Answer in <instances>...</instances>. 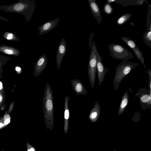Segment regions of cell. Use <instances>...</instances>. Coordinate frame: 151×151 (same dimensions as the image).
Masks as SVG:
<instances>
[{"label":"cell","mask_w":151,"mask_h":151,"mask_svg":"<svg viewBox=\"0 0 151 151\" xmlns=\"http://www.w3.org/2000/svg\"><path fill=\"white\" fill-rule=\"evenodd\" d=\"M35 4L31 0H19L16 3L9 5H2L0 10L6 12H13L24 15L26 21L31 19L35 9Z\"/></svg>","instance_id":"1"},{"label":"cell","mask_w":151,"mask_h":151,"mask_svg":"<svg viewBox=\"0 0 151 151\" xmlns=\"http://www.w3.org/2000/svg\"><path fill=\"white\" fill-rule=\"evenodd\" d=\"M43 116L47 128L52 129L54 121V101L53 94L51 87L47 82L43 98Z\"/></svg>","instance_id":"2"},{"label":"cell","mask_w":151,"mask_h":151,"mask_svg":"<svg viewBox=\"0 0 151 151\" xmlns=\"http://www.w3.org/2000/svg\"><path fill=\"white\" fill-rule=\"evenodd\" d=\"M139 65L138 63L123 61L115 67L116 72L113 80L115 91L117 90L123 79Z\"/></svg>","instance_id":"3"},{"label":"cell","mask_w":151,"mask_h":151,"mask_svg":"<svg viewBox=\"0 0 151 151\" xmlns=\"http://www.w3.org/2000/svg\"><path fill=\"white\" fill-rule=\"evenodd\" d=\"M91 52L88 64L87 74L92 88L94 87L96 72L97 56L98 53L94 41L91 46Z\"/></svg>","instance_id":"4"},{"label":"cell","mask_w":151,"mask_h":151,"mask_svg":"<svg viewBox=\"0 0 151 151\" xmlns=\"http://www.w3.org/2000/svg\"><path fill=\"white\" fill-rule=\"evenodd\" d=\"M108 47L110 55L114 59L126 61L134 58L132 53L120 45L111 44L109 45Z\"/></svg>","instance_id":"5"},{"label":"cell","mask_w":151,"mask_h":151,"mask_svg":"<svg viewBox=\"0 0 151 151\" xmlns=\"http://www.w3.org/2000/svg\"><path fill=\"white\" fill-rule=\"evenodd\" d=\"M135 96L139 98L142 109L145 110L147 108L150 109L151 105V94L146 88L139 89Z\"/></svg>","instance_id":"6"},{"label":"cell","mask_w":151,"mask_h":151,"mask_svg":"<svg viewBox=\"0 0 151 151\" xmlns=\"http://www.w3.org/2000/svg\"><path fill=\"white\" fill-rule=\"evenodd\" d=\"M102 60L101 56L98 53L97 56L96 71L99 86L104 81L105 75L109 70L108 68H105L104 64L102 63Z\"/></svg>","instance_id":"7"},{"label":"cell","mask_w":151,"mask_h":151,"mask_svg":"<svg viewBox=\"0 0 151 151\" xmlns=\"http://www.w3.org/2000/svg\"><path fill=\"white\" fill-rule=\"evenodd\" d=\"M47 59L46 55L42 54L36 61L34 67V75L35 77L39 76L46 68Z\"/></svg>","instance_id":"8"},{"label":"cell","mask_w":151,"mask_h":151,"mask_svg":"<svg viewBox=\"0 0 151 151\" xmlns=\"http://www.w3.org/2000/svg\"><path fill=\"white\" fill-rule=\"evenodd\" d=\"M67 45L65 39L62 38L59 43L56 56L57 67L59 70L63 58L66 52Z\"/></svg>","instance_id":"9"},{"label":"cell","mask_w":151,"mask_h":151,"mask_svg":"<svg viewBox=\"0 0 151 151\" xmlns=\"http://www.w3.org/2000/svg\"><path fill=\"white\" fill-rule=\"evenodd\" d=\"M59 20L58 18L54 20L47 22L39 27L38 28L39 35H42L48 33L57 27Z\"/></svg>","instance_id":"10"},{"label":"cell","mask_w":151,"mask_h":151,"mask_svg":"<svg viewBox=\"0 0 151 151\" xmlns=\"http://www.w3.org/2000/svg\"><path fill=\"white\" fill-rule=\"evenodd\" d=\"M88 1L91 13L99 24L102 18L99 6L95 0H88Z\"/></svg>","instance_id":"11"},{"label":"cell","mask_w":151,"mask_h":151,"mask_svg":"<svg viewBox=\"0 0 151 151\" xmlns=\"http://www.w3.org/2000/svg\"><path fill=\"white\" fill-rule=\"evenodd\" d=\"M71 83L73 89L76 95H85L87 93L86 90L79 79L73 80L71 81Z\"/></svg>","instance_id":"12"},{"label":"cell","mask_w":151,"mask_h":151,"mask_svg":"<svg viewBox=\"0 0 151 151\" xmlns=\"http://www.w3.org/2000/svg\"><path fill=\"white\" fill-rule=\"evenodd\" d=\"M0 52L6 55L18 56L21 51L14 47L5 45H0Z\"/></svg>","instance_id":"13"},{"label":"cell","mask_w":151,"mask_h":151,"mask_svg":"<svg viewBox=\"0 0 151 151\" xmlns=\"http://www.w3.org/2000/svg\"><path fill=\"white\" fill-rule=\"evenodd\" d=\"M100 113V105L97 101L95 102L93 108L89 114L88 117L89 120L92 123L96 122L99 118Z\"/></svg>","instance_id":"14"},{"label":"cell","mask_w":151,"mask_h":151,"mask_svg":"<svg viewBox=\"0 0 151 151\" xmlns=\"http://www.w3.org/2000/svg\"><path fill=\"white\" fill-rule=\"evenodd\" d=\"M70 97L65 96L64 103V130L65 133H67L68 129V120L69 117V110L68 108V101Z\"/></svg>","instance_id":"15"},{"label":"cell","mask_w":151,"mask_h":151,"mask_svg":"<svg viewBox=\"0 0 151 151\" xmlns=\"http://www.w3.org/2000/svg\"><path fill=\"white\" fill-rule=\"evenodd\" d=\"M129 101V94L127 91L124 94L120 104L118 111V115L122 114L127 107Z\"/></svg>","instance_id":"16"},{"label":"cell","mask_w":151,"mask_h":151,"mask_svg":"<svg viewBox=\"0 0 151 151\" xmlns=\"http://www.w3.org/2000/svg\"><path fill=\"white\" fill-rule=\"evenodd\" d=\"M3 37L8 41H19V38L12 32H6L3 35Z\"/></svg>","instance_id":"17"},{"label":"cell","mask_w":151,"mask_h":151,"mask_svg":"<svg viewBox=\"0 0 151 151\" xmlns=\"http://www.w3.org/2000/svg\"><path fill=\"white\" fill-rule=\"evenodd\" d=\"M132 15V13H127L123 15L116 20V23L120 26L123 25L130 19Z\"/></svg>","instance_id":"18"},{"label":"cell","mask_w":151,"mask_h":151,"mask_svg":"<svg viewBox=\"0 0 151 151\" xmlns=\"http://www.w3.org/2000/svg\"><path fill=\"white\" fill-rule=\"evenodd\" d=\"M132 50L137 58L140 60V62L143 65L145 68L146 67L145 66L144 59L142 52L137 46Z\"/></svg>","instance_id":"19"},{"label":"cell","mask_w":151,"mask_h":151,"mask_svg":"<svg viewBox=\"0 0 151 151\" xmlns=\"http://www.w3.org/2000/svg\"><path fill=\"white\" fill-rule=\"evenodd\" d=\"M144 40L151 49V30H147L143 35Z\"/></svg>","instance_id":"20"},{"label":"cell","mask_w":151,"mask_h":151,"mask_svg":"<svg viewBox=\"0 0 151 151\" xmlns=\"http://www.w3.org/2000/svg\"><path fill=\"white\" fill-rule=\"evenodd\" d=\"M121 39L132 50L137 47L135 42L133 40L128 37H121Z\"/></svg>","instance_id":"21"},{"label":"cell","mask_w":151,"mask_h":151,"mask_svg":"<svg viewBox=\"0 0 151 151\" xmlns=\"http://www.w3.org/2000/svg\"><path fill=\"white\" fill-rule=\"evenodd\" d=\"M148 7L147 16L146 22V25L147 27V30H151V5H149Z\"/></svg>","instance_id":"22"},{"label":"cell","mask_w":151,"mask_h":151,"mask_svg":"<svg viewBox=\"0 0 151 151\" xmlns=\"http://www.w3.org/2000/svg\"><path fill=\"white\" fill-rule=\"evenodd\" d=\"M113 11V9L110 4H105L103 6V11L105 14L110 15L111 14Z\"/></svg>","instance_id":"23"},{"label":"cell","mask_w":151,"mask_h":151,"mask_svg":"<svg viewBox=\"0 0 151 151\" xmlns=\"http://www.w3.org/2000/svg\"><path fill=\"white\" fill-rule=\"evenodd\" d=\"M10 59V58L9 57L0 54V69L2 68L3 66L5 63Z\"/></svg>","instance_id":"24"},{"label":"cell","mask_w":151,"mask_h":151,"mask_svg":"<svg viewBox=\"0 0 151 151\" xmlns=\"http://www.w3.org/2000/svg\"><path fill=\"white\" fill-rule=\"evenodd\" d=\"M147 73L149 76V90L150 93L151 94V72L149 68L148 69Z\"/></svg>","instance_id":"25"},{"label":"cell","mask_w":151,"mask_h":151,"mask_svg":"<svg viewBox=\"0 0 151 151\" xmlns=\"http://www.w3.org/2000/svg\"><path fill=\"white\" fill-rule=\"evenodd\" d=\"M10 122V117L8 114L4 115V124L5 126L8 125Z\"/></svg>","instance_id":"26"},{"label":"cell","mask_w":151,"mask_h":151,"mask_svg":"<svg viewBox=\"0 0 151 151\" xmlns=\"http://www.w3.org/2000/svg\"><path fill=\"white\" fill-rule=\"evenodd\" d=\"M27 151H36L35 148L27 142Z\"/></svg>","instance_id":"27"},{"label":"cell","mask_w":151,"mask_h":151,"mask_svg":"<svg viewBox=\"0 0 151 151\" xmlns=\"http://www.w3.org/2000/svg\"><path fill=\"white\" fill-rule=\"evenodd\" d=\"M94 33H91L90 34V37L89 38V47H90L91 43H92V39L93 36L94 34Z\"/></svg>","instance_id":"28"},{"label":"cell","mask_w":151,"mask_h":151,"mask_svg":"<svg viewBox=\"0 0 151 151\" xmlns=\"http://www.w3.org/2000/svg\"><path fill=\"white\" fill-rule=\"evenodd\" d=\"M1 20L6 22H11L8 19L0 16V24L1 23Z\"/></svg>","instance_id":"29"},{"label":"cell","mask_w":151,"mask_h":151,"mask_svg":"<svg viewBox=\"0 0 151 151\" xmlns=\"http://www.w3.org/2000/svg\"><path fill=\"white\" fill-rule=\"evenodd\" d=\"M15 70L17 72L20 71L21 70V68L18 66H16L15 68Z\"/></svg>","instance_id":"30"},{"label":"cell","mask_w":151,"mask_h":151,"mask_svg":"<svg viewBox=\"0 0 151 151\" xmlns=\"http://www.w3.org/2000/svg\"><path fill=\"white\" fill-rule=\"evenodd\" d=\"M116 1V0H108L107 1V4H110V3Z\"/></svg>","instance_id":"31"},{"label":"cell","mask_w":151,"mask_h":151,"mask_svg":"<svg viewBox=\"0 0 151 151\" xmlns=\"http://www.w3.org/2000/svg\"><path fill=\"white\" fill-rule=\"evenodd\" d=\"M5 125L2 122H0V129L4 127Z\"/></svg>","instance_id":"32"},{"label":"cell","mask_w":151,"mask_h":151,"mask_svg":"<svg viewBox=\"0 0 151 151\" xmlns=\"http://www.w3.org/2000/svg\"><path fill=\"white\" fill-rule=\"evenodd\" d=\"M3 88L2 83L0 81V90H1Z\"/></svg>","instance_id":"33"},{"label":"cell","mask_w":151,"mask_h":151,"mask_svg":"<svg viewBox=\"0 0 151 151\" xmlns=\"http://www.w3.org/2000/svg\"><path fill=\"white\" fill-rule=\"evenodd\" d=\"M2 98H3L2 96L0 94V103H1L2 101Z\"/></svg>","instance_id":"34"},{"label":"cell","mask_w":151,"mask_h":151,"mask_svg":"<svg viewBox=\"0 0 151 151\" xmlns=\"http://www.w3.org/2000/svg\"><path fill=\"white\" fill-rule=\"evenodd\" d=\"M113 151H117V150H114Z\"/></svg>","instance_id":"35"},{"label":"cell","mask_w":151,"mask_h":151,"mask_svg":"<svg viewBox=\"0 0 151 151\" xmlns=\"http://www.w3.org/2000/svg\"><path fill=\"white\" fill-rule=\"evenodd\" d=\"M2 151H4V150L3 149L2 150Z\"/></svg>","instance_id":"36"}]
</instances>
